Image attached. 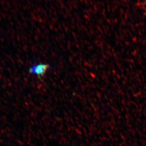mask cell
<instances>
[{
	"mask_svg": "<svg viewBox=\"0 0 146 146\" xmlns=\"http://www.w3.org/2000/svg\"><path fill=\"white\" fill-rule=\"evenodd\" d=\"M49 68V65L47 64H39L30 68L29 72L36 75L39 79H41L44 76Z\"/></svg>",
	"mask_w": 146,
	"mask_h": 146,
	"instance_id": "obj_1",
	"label": "cell"
}]
</instances>
